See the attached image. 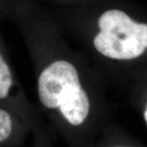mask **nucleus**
<instances>
[{
    "mask_svg": "<svg viewBox=\"0 0 147 147\" xmlns=\"http://www.w3.org/2000/svg\"><path fill=\"white\" fill-rule=\"evenodd\" d=\"M0 7L26 44L40 108L70 142H88L103 119L105 80L53 19L24 4Z\"/></svg>",
    "mask_w": 147,
    "mask_h": 147,
    "instance_id": "f257e3e1",
    "label": "nucleus"
},
{
    "mask_svg": "<svg viewBox=\"0 0 147 147\" xmlns=\"http://www.w3.org/2000/svg\"><path fill=\"white\" fill-rule=\"evenodd\" d=\"M54 21L104 80L119 65L137 61L147 53V23L120 8L100 7Z\"/></svg>",
    "mask_w": 147,
    "mask_h": 147,
    "instance_id": "f03ea898",
    "label": "nucleus"
},
{
    "mask_svg": "<svg viewBox=\"0 0 147 147\" xmlns=\"http://www.w3.org/2000/svg\"><path fill=\"white\" fill-rule=\"evenodd\" d=\"M0 105L7 107L22 118L27 124L35 127V111L19 83L9 54L0 34Z\"/></svg>",
    "mask_w": 147,
    "mask_h": 147,
    "instance_id": "7ed1b4c3",
    "label": "nucleus"
},
{
    "mask_svg": "<svg viewBox=\"0 0 147 147\" xmlns=\"http://www.w3.org/2000/svg\"><path fill=\"white\" fill-rule=\"evenodd\" d=\"M30 126L14 111L0 105V147L18 144Z\"/></svg>",
    "mask_w": 147,
    "mask_h": 147,
    "instance_id": "20e7f679",
    "label": "nucleus"
},
{
    "mask_svg": "<svg viewBox=\"0 0 147 147\" xmlns=\"http://www.w3.org/2000/svg\"><path fill=\"white\" fill-rule=\"evenodd\" d=\"M144 117H145V119H146V123H147V103H146V105L145 111H144Z\"/></svg>",
    "mask_w": 147,
    "mask_h": 147,
    "instance_id": "39448f33",
    "label": "nucleus"
},
{
    "mask_svg": "<svg viewBox=\"0 0 147 147\" xmlns=\"http://www.w3.org/2000/svg\"><path fill=\"white\" fill-rule=\"evenodd\" d=\"M110 147H125V146H110Z\"/></svg>",
    "mask_w": 147,
    "mask_h": 147,
    "instance_id": "423d86ee",
    "label": "nucleus"
}]
</instances>
